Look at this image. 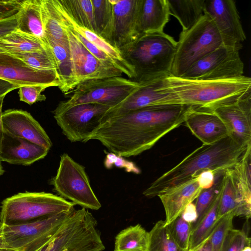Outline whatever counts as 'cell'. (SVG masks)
Returning a JSON list of instances; mask_svg holds the SVG:
<instances>
[{"mask_svg": "<svg viewBox=\"0 0 251 251\" xmlns=\"http://www.w3.org/2000/svg\"><path fill=\"white\" fill-rule=\"evenodd\" d=\"M46 42L52 55L60 81L58 88L67 95L75 87L69 45L49 38H46Z\"/></svg>", "mask_w": 251, "mask_h": 251, "instance_id": "cell-26", "label": "cell"}, {"mask_svg": "<svg viewBox=\"0 0 251 251\" xmlns=\"http://www.w3.org/2000/svg\"><path fill=\"white\" fill-rule=\"evenodd\" d=\"M12 55L21 59L33 69L56 72L52 55L48 46L46 49L42 50Z\"/></svg>", "mask_w": 251, "mask_h": 251, "instance_id": "cell-35", "label": "cell"}, {"mask_svg": "<svg viewBox=\"0 0 251 251\" xmlns=\"http://www.w3.org/2000/svg\"><path fill=\"white\" fill-rule=\"evenodd\" d=\"M53 1L64 25L107 54L118 64L122 73L129 79L133 80L136 77L134 67L125 58L120 50L97 33L78 25L66 11L59 0Z\"/></svg>", "mask_w": 251, "mask_h": 251, "instance_id": "cell-20", "label": "cell"}, {"mask_svg": "<svg viewBox=\"0 0 251 251\" xmlns=\"http://www.w3.org/2000/svg\"><path fill=\"white\" fill-rule=\"evenodd\" d=\"M251 243V238L244 231L233 227L226 237L222 251H242L246 245Z\"/></svg>", "mask_w": 251, "mask_h": 251, "instance_id": "cell-40", "label": "cell"}, {"mask_svg": "<svg viewBox=\"0 0 251 251\" xmlns=\"http://www.w3.org/2000/svg\"><path fill=\"white\" fill-rule=\"evenodd\" d=\"M75 204L46 192L19 193L4 200L0 221L6 226L25 224L75 209Z\"/></svg>", "mask_w": 251, "mask_h": 251, "instance_id": "cell-5", "label": "cell"}, {"mask_svg": "<svg viewBox=\"0 0 251 251\" xmlns=\"http://www.w3.org/2000/svg\"><path fill=\"white\" fill-rule=\"evenodd\" d=\"M4 132L26 139L50 150L52 142L40 124L26 111L8 109L2 113Z\"/></svg>", "mask_w": 251, "mask_h": 251, "instance_id": "cell-18", "label": "cell"}, {"mask_svg": "<svg viewBox=\"0 0 251 251\" xmlns=\"http://www.w3.org/2000/svg\"><path fill=\"white\" fill-rule=\"evenodd\" d=\"M0 78L18 86L44 85L59 87L56 71L38 70L20 58L6 52H0Z\"/></svg>", "mask_w": 251, "mask_h": 251, "instance_id": "cell-17", "label": "cell"}, {"mask_svg": "<svg viewBox=\"0 0 251 251\" xmlns=\"http://www.w3.org/2000/svg\"><path fill=\"white\" fill-rule=\"evenodd\" d=\"M62 24L68 36L75 87L79 84L89 80L122 76L123 73L119 70L105 64L96 58L74 32Z\"/></svg>", "mask_w": 251, "mask_h": 251, "instance_id": "cell-14", "label": "cell"}, {"mask_svg": "<svg viewBox=\"0 0 251 251\" xmlns=\"http://www.w3.org/2000/svg\"><path fill=\"white\" fill-rule=\"evenodd\" d=\"M191 133L203 145H210L229 135L223 121L207 109L192 106L184 122Z\"/></svg>", "mask_w": 251, "mask_h": 251, "instance_id": "cell-19", "label": "cell"}, {"mask_svg": "<svg viewBox=\"0 0 251 251\" xmlns=\"http://www.w3.org/2000/svg\"><path fill=\"white\" fill-rule=\"evenodd\" d=\"M18 13L10 18L0 20V39L16 30Z\"/></svg>", "mask_w": 251, "mask_h": 251, "instance_id": "cell-45", "label": "cell"}, {"mask_svg": "<svg viewBox=\"0 0 251 251\" xmlns=\"http://www.w3.org/2000/svg\"><path fill=\"white\" fill-rule=\"evenodd\" d=\"M5 96L0 98V153L1 152V146L4 137V130L2 123V106Z\"/></svg>", "mask_w": 251, "mask_h": 251, "instance_id": "cell-49", "label": "cell"}, {"mask_svg": "<svg viewBox=\"0 0 251 251\" xmlns=\"http://www.w3.org/2000/svg\"><path fill=\"white\" fill-rule=\"evenodd\" d=\"M0 251H14L13 250H10V249H7V250H0Z\"/></svg>", "mask_w": 251, "mask_h": 251, "instance_id": "cell-54", "label": "cell"}, {"mask_svg": "<svg viewBox=\"0 0 251 251\" xmlns=\"http://www.w3.org/2000/svg\"><path fill=\"white\" fill-rule=\"evenodd\" d=\"M170 14L181 25L182 31L190 28L203 14L204 0H167Z\"/></svg>", "mask_w": 251, "mask_h": 251, "instance_id": "cell-29", "label": "cell"}, {"mask_svg": "<svg viewBox=\"0 0 251 251\" xmlns=\"http://www.w3.org/2000/svg\"><path fill=\"white\" fill-rule=\"evenodd\" d=\"M50 86L44 85H27L20 87L19 89L20 100L29 105L37 101H44L46 97L41 93Z\"/></svg>", "mask_w": 251, "mask_h": 251, "instance_id": "cell-41", "label": "cell"}, {"mask_svg": "<svg viewBox=\"0 0 251 251\" xmlns=\"http://www.w3.org/2000/svg\"><path fill=\"white\" fill-rule=\"evenodd\" d=\"M17 88H19V87L0 78V98L5 96L7 93Z\"/></svg>", "mask_w": 251, "mask_h": 251, "instance_id": "cell-48", "label": "cell"}, {"mask_svg": "<svg viewBox=\"0 0 251 251\" xmlns=\"http://www.w3.org/2000/svg\"><path fill=\"white\" fill-rule=\"evenodd\" d=\"M191 106L153 105L107 118L100 121L87 142L98 140L124 157L138 155L182 125Z\"/></svg>", "mask_w": 251, "mask_h": 251, "instance_id": "cell-1", "label": "cell"}, {"mask_svg": "<svg viewBox=\"0 0 251 251\" xmlns=\"http://www.w3.org/2000/svg\"><path fill=\"white\" fill-rule=\"evenodd\" d=\"M97 225V220L86 208L75 210L52 238L57 251H103Z\"/></svg>", "mask_w": 251, "mask_h": 251, "instance_id": "cell-9", "label": "cell"}, {"mask_svg": "<svg viewBox=\"0 0 251 251\" xmlns=\"http://www.w3.org/2000/svg\"><path fill=\"white\" fill-rule=\"evenodd\" d=\"M134 80L121 76L92 79L79 84L66 100L59 104L71 106L83 103H97L114 106L124 101L139 87Z\"/></svg>", "mask_w": 251, "mask_h": 251, "instance_id": "cell-7", "label": "cell"}, {"mask_svg": "<svg viewBox=\"0 0 251 251\" xmlns=\"http://www.w3.org/2000/svg\"><path fill=\"white\" fill-rule=\"evenodd\" d=\"M59 213L30 223L3 226V237L9 249L38 251L55 236L75 210Z\"/></svg>", "mask_w": 251, "mask_h": 251, "instance_id": "cell-10", "label": "cell"}, {"mask_svg": "<svg viewBox=\"0 0 251 251\" xmlns=\"http://www.w3.org/2000/svg\"><path fill=\"white\" fill-rule=\"evenodd\" d=\"M250 147L251 144L241 143L230 135L212 144H203L152 182L143 194L151 198L168 188L197 177L203 171L210 170L216 174L232 168Z\"/></svg>", "mask_w": 251, "mask_h": 251, "instance_id": "cell-2", "label": "cell"}, {"mask_svg": "<svg viewBox=\"0 0 251 251\" xmlns=\"http://www.w3.org/2000/svg\"><path fill=\"white\" fill-rule=\"evenodd\" d=\"M0 52H5L2 50L0 49Z\"/></svg>", "mask_w": 251, "mask_h": 251, "instance_id": "cell-55", "label": "cell"}, {"mask_svg": "<svg viewBox=\"0 0 251 251\" xmlns=\"http://www.w3.org/2000/svg\"><path fill=\"white\" fill-rule=\"evenodd\" d=\"M203 14L212 21L225 46H242L246 38L233 0H204Z\"/></svg>", "mask_w": 251, "mask_h": 251, "instance_id": "cell-15", "label": "cell"}, {"mask_svg": "<svg viewBox=\"0 0 251 251\" xmlns=\"http://www.w3.org/2000/svg\"><path fill=\"white\" fill-rule=\"evenodd\" d=\"M1 162H2V161H1V160L0 159V176L2 175L3 174V173H4V170L2 167Z\"/></svg>", "mask_w": 251, "mask_h": 251, "instance_id": "cell-53", "label": "cell"}, {"mask_svg": "<svg viewBox=\"0 0 251 251\" xmlns=\"http://www.w3.org/2000/svg\"><path fill=\"white\" fill-rule=\"evenodd\" d=\"M146 251H187L182 249L174 240L164 220H159L148 232Z\"/></svg>", "mask_w": 251, "mask_h": 251, "instance_id": "cell-33", "label": "cell"}, {"mask_svg": "<svg viewBox=\"0 0 251 251\" xmlns=\"http://www.w3.org/2000/svg\"><path fill=\"white\" fill-rule=\"evenodd\" d=\"M233 168H229L224 172L217 217L218 221L231 213L234 214L235 217H243L247 220L251 218V213L244 204Z\"/></svg>", "mask_w": 251, "mask_h": 251, "instance_id": "cell-24", "label": "cell"}, {"mask_svg": "<svg viewBox=\"0 0 251 251\" xmlns=\"http://www.w3.org/2000/svg\"><path fill=\"white\" fill-rule=\"evenodd\" d=\"M224 45L213 22L203 14L190 28L180 33L171 75L181 77L194 63Z\"/></svg>", "mask_w": 251, "mask_h": 251, "instance_id": "cell-6", "label": "cell"}, {"mask_svg": "<svg viewBox=\"0 0 251 251\" xmlns=\"http://www.w3.org/2000/svg\"><path fill=\"white\" fill-rule=\"evenodd\" d=\"M59 1L78 25L96 33L91 0H59Z\"/></svg>", "mask_w": 251, "mask_h": 251, "instance_id": "cell-34", "label": "cell"}, {"mask_svg": "<svg viewBox=\"0 0 251 251\" xmlns=\"http://www.w3.org/2000/svg\"><path fill=\"white\" fill-rule=\"evenodd\" d=\"M104 166L110 169L113 166L117 168L124 169L128 173H132L136 175L141 173L140 169L133 162L124 158L113 152H107L104 161Z\"/></svg>", "mask_w": 251, "mask_h": 251, "instance_id": "cell-42", "label": "cell"}, {"mask_svg": "<svg viewBox=\"0 0 251 251\" xmlns=\"http://www.w3.org/2000/svg\"><path fill=\"white\" fill-rule=\"evenodd\" d=\"M3 226L4 225L0 221V250L9 249L4 239Z\"/></svg>", "mask_w": 251, "mask_h": 251, "instance_id": "cell-50", "label": "cell"}, {"mask_svg": "<svg viewBox=\"0 0 251 251\" xmlns=\"http://www.w3.org/2000/svg\"><path fill=\"white\" fill-rule=\"evenodd\" d=\"M41 11L46 38L68 44L66 30L53 0H42Z\"/></svg>", "mask_w": 251, "mask_h": 251, "instance_id": "cell-31", "label": "cell"}, {"mask_svg": "<svg viewBox=\"0 0 251 251\" xmlns=\"http://www.w3.org/2000/svg\"><path fill=\"white\" fill-rule=\"evenodd\" d=\"M202 190L195 177L159 193L157 196L164 209L165 225L179 216L185 206L196 200Z\"/></svg>", "mask_w": 251, "mask_h": 251, "instance_id": "cell-22", "label": "cell"}, {"mask_svg": "<svg viewBox=\"0 0 251 251\" xmlns=\"http://www.w3.org/2000/svg\"><path fill=\"white\" fill-rule=\"evenodd\" d=\"M164 104H181L208 108L234 100L251 92V79L245 75L224 79H187L169 75L159 88Z\"/></svg>", "mask_w": 251, "mask_h": 251, "instance_id": "cell-3", "label": "cell"}, {"mask_svg": "<svg viewBox=\"0 0 251 251\" xmlns=\"http://www.w3.org/2000/svg\"><path fill=\"white\" fill-rule=\"evenodd\" d=\"M221 191L222 188L201 218L192 224L188 251H193L201 245L211 235L214 229L218 222L217 217Z\"/></svg>", "mask_w": 251, "mask_h": 251, "instance_id": "cell-28", "label": "cell"}, {"mask_svg": "<svg viewBox=\"0 0 251 251\" xmlns=\"http://www.w3.org/2000/svg\"><path fill=\"white\" fill-rule=\"evenodd\" d=\"M242 251H251V244L246 245Z\"/></svg>", "mask_w": 251, "mask_h": 251, "instance_id": "cell-52", "label": "cell"}, {"mask_svg": "<svg viewBox=\"0 0 251 251\" xmlns=\"http://www.w3.org/2000/svg\"><path fill=\"white\" fill-rule=\"evenodd\" d=\"M198 182L202 189H205L212 186L215 180V174L210 170L201 172L197 177Z\"/></svg>", "mask_w": 251, "mask_h": 251, "instance_id": "cell-46", "label": "cell"}, {"mask_svg": "<svg viewBox=\"0 0 251 251\" xmlns=\"http://www.w3.org/2000/svg\"><path fill=\"white\" fill-rule=\"evenodd\" d=\"M49 151L28 140L4 133L0 159L2 162L27 166L44 158Z\"/></svg>", "mask_w": 251, "mask_h": 251, "instance_id": "cell-23", "label": "cell"}, {"mask_svg": "<svg viewBox=\"0 0 251 251\" xmlns=\"http://www.w3.org/2000/svg\"><path fill=\"white\" fill-rule=\"evenodd\" d=\"M111 107L97 103H83L71 106L58 104L53 117L63 133L72 142H87Z\"/></svg>", "mask_w": 251, "mask_h": 251, "instance_id": "cell-11", "label": "cell"}, {"mask_svg": "<svg viewBox=\"0 0 251 251\" xmlns=\"http://www.w3.org/2000/svg\"><path fill=\"white\" fill-rule=\"evenodd\" d=\"M206 109L223 121L229 135L237 141L244 144H251V92L234 100Z\"/></svg>", "mask_w": 251, "mask_h": 251, "instance_id": "cell-16", "label": "cell"}, {"mask_svg": "<svg viewBox=\"0 0 251 251\" xmlns=\"http://www.w3.org/2000/svg\"><path fill=\"white\" fill-rule=\"evenodd\" d=\"M41 8L42 0H23L18 13L16 29L36 37L47 44Z\"/></svg>", "mask_w": 251, "mask_h": 251, "instance_id": "cell-27", "label": "cell"}, {"mask_svg": "<svg viewBox=\"0 0 251 251\" xmlns=\"http://www.w3.org/2000/svg\"><path fill=\"white\" fill-rule=\"evenodd\" d=\"M210 237L199 247L193 251H211Z\"/></svg>", "mask_w": 251, "mask_h": 251, "instance_id": "cell-51", "label": "cell"}, {"mask_svg": "<svg viewBox=\"0 0 251 251\" xmlns=\"http://www.w3.org/2000/svg\"><path fill=\"white\" fill-rule=\"evenodd\" d=\"M177 42L163 32L142 34L125 52V58L135 69L139 84L171 75Z\"/></svg>", "mask_w": 251, "mask_h": 251, "instance_id": "cell-4", "label": "cell"}, {"mask_svg": "<svg viewBox=\"0 0 251 251\" xmlns=\"http://www.w3.org/2000/svg\"><path fill=\"white\" fill-rule=\"evenodd\" d=\"M234 214L231 213L221 218L210 237L211 251H222L224 243L228 231L233 228Z\"/></svg>", "mask_w": 251, "mask_h": 251, "instance_id": "cell-38", "label": "cell"}, {"mask_svg": "<svg viewBox=\"0 0 251 251\" xmlns=\"http://www.w3.org/2000/svg\"><path fill=\"white\" fill-rule=\"evenodd\" d=\"M180 216L186 221L193 224L198 219V213L195 204L193 202L187 204Z\"/></svg>", "mask_w": 251, "mask_h": 251, "instance_id": "cell-47", "label": "cell"}, {"mask_svg": "<svg viewBox=\"0 0 251 251\" xmlns=\"http://www.w3.org/2000/svg\"><path fill=\"white\" fill-rule=\"evenodd\" d=\"M170 15L167 0H142L138 19L140 34L163 32Z\"/></svg>", "mask_w": 251, "mask_h": 251, "instance_id": "cell-25", "label": "cell"}, {"mask_svg": "<svg viewBox=\"0 0 251 251\" xmlns=\"http://www.w3.org/2000/svg\"><path fill=\"white\" fill-rule=\"evenodd\" d=\"M242 46H222L194 63L181 76L187 79L219 80L243 75L239 55Z\"/></svg>", "mask_w": 251, "mask_h": 251, "instance_id": "cell-12", "label": "cell"}, {"mask_svg": "<svg viewBox=\"0 0 251 251\" xmlns=\"http://www.w3.org/2000/svg\"><path fill=\"white\" fill-rule=\"evenodd\" d=\"M225 171L215 174V180L212 186L208 189H202L196 199L195 205L198 219L196 222H198L205 213L220 192L223 184Z\"/></svg>", "mask_w": 251, "mask_h": 251, "instance_id": "cell-36", "label": "cell"}, {"mask_svg": "<svg viewBox=\"0 0 251 251\" xmlns=\"http://www.w3.org/2000/svg\"><path fill=\"white\" fill-rule=\"evenodd\" d=\"M96 33L100 35L109 24L112 14L111 0H91Z\"/></svg>", "mask_w": 251, "mask_h": 251, "instance_id": "cell-39", "label": "cell"}, {"mask_svg": "<svg viewBox=\"0 0 251 251\" xmlns=\"http://www.w3.org/2000/svg\"><path fill=\"white\" fill-rule=\"evenodd\" d=\"M50 184L59 196L82 208L98 210L101 204L90 183L85 168L67 153L60 157L56 175Z\"/></svg>", "mask_w": 251, "mask_h": 251, "instance_id": "cell-8", "label": "cell"}, {"mask_svg": "<svg viewBox=\"0 0 251 251\" xmlns=\"http://www.w3.org/2000/svg\"><path fill=\"white\" fill-rule=\"evenodd\" d=\"M147 232L140 224L130 226L116 236L114 251H146Z\"/></svg>", "mask_w": 251, "mask_h": 251, "instance_id": "cell-32", "label": "cell"}, {"mask_svg": "<svg viewBox=\"0 0 251 251\" xmlns=\"http://www.w3.org/2000/svg\"><path fill=\"white\" fill-rule=\"evenodd\" d=\"M23 1L0 0V20L10 18L17 15L21 9Z\"/></svg>", "mask_w": 251, "mask_h": 251, "instance_id": "cell-44", "label": "cell"}, {"mask_svg": "<svg viewBox=\"0 0 251 251\" xmlns=\"http://www.w3.org/2000/svg\"><path fill=\"white\" fill-rule=\"evenodd\" d=\"M73 31L81 41L82 44L85 46V47L89 50V51L99 61L107 65L114 67L121 71L118 64L114 60L111 58L107 54L100 50L94 44L87 41L79 34L74 32V31Z\"/></svg>", "mask_w": 251, "mask_h": 251, "instance_id": "cell-43", "label": "cell"}, {"mask_svg": "<svg viewBox=\"0 0 251 251\" xmlns=\"http://www.w3.org/2000/svg\"><path fill=\"white\" fill-rule=\"evenodd\" d=\"M47 47L41 39L17 29L0 39V49L10 54L42 50Z\"/></svg>", "mask_w": 251, "mask_h": 251, "instance_id": "cell-30", "label": "cell"}, {"mask_svg": "<svg viewBox=\"0 0 251 251\" xmlns=\"http://www.w3.org/2000/svg\"><path fill=\"white\" fill-rule=\"evenodd\" d=\"M167 226L177 244L182 249L188 251L192 224L185 221L180 215Z\"/></svg>", "mask_w": 251, "mask_h": 251, "instance_id": "cell-37", "label": "cell"}, {"mask_svg": "<svg viewBox=\"0 0 251 251\" xmlns=\"http://www.w3.org/2000/svg\"><path fill=\"white\" fill-rule=\"evenodd\" d=\"M162 79H155L139 84L137 89L126 99L109 108L103 115L101 121L148 106L164 105L165 94L158 89Z\"/></svg>", "mask_w": 251, "mask_h": 251, "instance_id": "cell-21", "label": "cell"}, {"mask_svg": "<svg viewBox=\"0 0 251 251\" xmlns=\"http://www.w3.org/2000/svg\"><path fill=\"white\" fill-rule=\"evenodd\" d=\"M111 20L100 35L123 53L141 35L138 19L142 0H111Z\"/></svg>", "mask_w": 251, "mask_h": 251, "instance_id": "cell-13", "label": "cell"}]
</instances>
